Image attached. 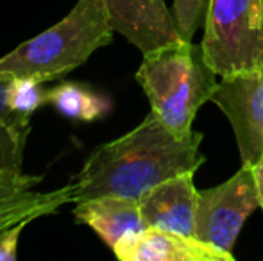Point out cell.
Returning <instances> with one entry per match:
<instances>
[{"instance_id": "1", "label": "cell", "mask_w": 263, "mask_h": 261, "mask_svg": "<svg viewBox=\"0 0 263 261\" xmlns=\"http://www.w3.org/2000/svg\"><path fill=\"white\" fill-rule=\"evenodd\" d=\"M202 138L195 131L174 134L151 111L133 131L91 152L73 181V204L106 195L140 200L166 179L197 170L206 161Z\"/></svg>"}, {"instance_id": "2", "label": "cell", "mask_w": 263, "mask_h": 261, "mask_svg": "<svg viewBox=\"0 0 263 261\" xmlns=\"http://www.w3.org/2000/svg\"><path fill=\"white\" fill-rule=\"evenodd\" d=\"M113 32L104 0H77L63 20L0 57V75L59 79L109 45Z\"/></svg>"}, {"instance_id": "3", "label": "cell", "mask_w": 263, "mask_h": 261, "mask_svg": "<svg viewBox=\"0 0 263 261\" xmlns=\"http://www.w3.org/2000/svg\"><path fill=\"white\" fill-rule=\"evenodd\" d=\"M136 81L151 111L177 136L190 134L199 108L211 101L218 84L201 47L183 39L143 54Z\"/></svg>"}, {"instance_id": "4", "label": "cell", "mask_w": 263, "mask_h": 261, "mask_svg": "<svg viewBox=\"0 0 263 261\" xmlns=\"http://www.w3.org/2000/svg\"><path fill=\"white\" fill-rule=\"evenodd\" d=\"M218 77L263 65V0H210L201 42Z\"/></svg>"}, {"instance_id": "5", "label": "cell", "mask_w": 263, "mask_h": 261, "mask_svg": "<svg viewBox=\"0 0 263 261\" xmlns=\"http://www.w3.org/2000/svg\"><path fill=\"white\" fill-rule=\"evenodd\" d=\"M260 206L256 167L242 165L226 183L199 193L195 238L231 252L243 222Z\"/></svg>"}, {"instance_id": "6", "label": "cell", "mask_w": 263, "mask_h": 261, "mask_svg": "<svg viewBox=\"0 0 263 261\" xmlns=\"http://www.w3.org/2000/svg\"><path fill=\"white\" fill-rule=\"evenodd\" d=\"M211 101L235 131L242 165L256 167L263 157V65L220 77Z\"/></svg>"}, {"instance_id": "7", "label": "cell", "mask_w": 263, "mask_h": 261, "mask_svg": "<svg viewBox=\"0 0 263 261\" xmlns=\"http://www.w3.org/2000/svg\"><path fill=\"white\" fill-rule=\"evenodd\" d=\"M115 32L142 54L181 42L165 0H104Z\"/></svg>"}, {"instance_id": "8", "label": "cell", "mask_w": 263, "mask_h": 261, "mask_svg": "<svg viewBox=\"0 0 263 261\" xmlns=\"http://www.w3.org/2000/svg\"><path fill=\"white\" fill-rule=\"evenodd\" d=\"M42 183L38 175L0 170V233L4 229L29 222L58 211L61 206L73 204V181L52 192L34 190Z\"/></svg>"}, {"instance_id": "9", "label": "cell", "mask_w": 263, "mask_h": 261, "mask_svg": "<svg viewBox=\"0 0 263 261\" xmlns=\"http://www.w3.org/2000/svg\"><path fill=\"white\" fill-rule=\"evenodd\" d=\"M122 261H235L224 252L195 236L147 227L145 231L122 240L113 249Z\"/></svg>"}, {"instance_id": "10", "label": "cell", "mask_w": 263, "mask_h": 261, "mask_svg": "<svg viewBox=\"0 0 263 261\" xmlns=\"http://www.w3.org/2000/svg\"><path fill=\"white\" fill-rule=\"evenodd\" d=\"M199 193L194 172L166 179L140 198L143 220L149 227L195 236Z\"/></svg>"}, {"instance_id": "11", "label": "cell", "mask_w": 263, "mask_h": 261, "mask_svg": "<svg viewBox=\"0 0 263 261\" xmlns=\"http://www.w3.org/2000/svg\"><path fill=\"white\" fill-rule=\"evenodd\" d=\"M73 216L77 222L90 226L111 249L149 227L143 220L140 200L127 197L106 195L77 202Z\"/></svg>"}, {"instance_id": "12", "label": "cell", "mask_w": 263, "mask_h": 261, "mask_svg": "<svg viewBox=\"0 0 263 261\" xmlns=\"http://www.w3.org/2000/svg\"><path fill=\"white\" fill-rule=\"evenodd\" d=\"M11 77L0 75V170L24 172V156L31 132V116L16 113L7 104Z\"/></svg>"}, {"instance_id": "13", "label": "cell", "mask_w": 263, "mask_h": 261, "mask_svg": "<svg viewBox=\"0 0 263 261\" xmlns=\"http://www.w3.org/2000/svg\"><path fill=\"white\" fill-rule=\"evenodd\" d=\"M47 102L63 116L77 122H93L102 118L111 108L106 97L77 83H65L47 91Z\"/></svg>"}, {"instance_id": "14", "label": "cell", "mask_w": 263, "mask_h": 261, "mask_svg": "<svg viewBox=\"0 0 263 261\" xmlns=\"http://www.w3.org/2000/svg\"><path fill=\"white\" fill-rule=\"evenodd\" d=\"M43 83L32 77L14 75L7 84V104L16 113L31 116L36 109H40L47 102V91L42 88Z\"/></svg>"}, {"instance_id": "15", "label": "cell", "mask_w": 263, "mask_h": 261, "mask_svg": "<svg viewBox=\"0 0 263 261\" xmlns=\"http://www.w3.org/2000/svg\"><path fill=\"white\" fill-rule=\"evenodd\" d=\"M210 0H174L172 16L183 42H192L195 31L204 24Z\"/></svg>"}, {"instance_id": "16", "label": "cell", "mask_w": 263, "mask_h": 261, "mask_svg": "<svg viewBox=\"0 0 263 261\" xmlns=\"http://www.w3.org/2000/svg\"><path fill=\"white\" fill-rule=\"evenodd\" d=\"M29 222H22L16 226L4 229L0 233V261H14L16 259V247L18 240H20L22 231L25 229Z\"/></svg>"}, {"instance_id": "17", "label": "cell", "mask_w": 263, "mask_h": 261, "mask_svg": "<svg viewBox=\"0 0 263 261\" xmlns=\"http://www.w3.org/2000/svg\"><path fill=\"white\" fill-rule=\"evenodd\" d=\"M256 174H258V190H260V204L263 209V163L256 165Z\"/></svg>"}, {"instance_id": "18", "label": "cell", "mask_w": 263, "mask_h": 261, "mask_svg": "<svg viewBox=\"0 0 263 261\" xmlns=\"http://www.w3.org/2000/svg\"><path fill=\"white\" fill-rule=\"evenodd\" d=\"M261 163H263V157H261Z\"/></svg>"}]
</instances>
